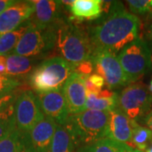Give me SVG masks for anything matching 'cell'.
Here are the masks:
<instances>
[{"mask_svg": "<svg viewBox=\"0 0 152 152\" xmlns=\"http://www.w3.org/2000/svg\"><path fill=\"white\" fill-rule=\"evenodd\" d=\"M141 21L125 9L123 3L111 2L107 15L91 26L88 33L96 49L118 54L126 45L139 37Z\"/></svg>", "mask_w": 152, "mask_h": 152, "instance_id": "6da1fadb", "label": "cell"}, {"mask_svg": "<svg viewBox=\"0 0 152 152\" xmlns=\"http://www.w3.org/2000/svg\"><path fill=\"white\" fill-rule=\"evenodd\" d=\"M54 51L75 67L91 59L95 48L86 31L73 20H67L57 30Z\"/></svg>", "mask_w": 152, "mask_h": 152, "instance_id": "7a4b0ae2", "label": "cell"}, {"mask_svg": "<svg viewBox=\"0 0 152 152\" xmlns=\"http://www.w3.org/2000/svg\"><path fill=\"white\" fill-rule=\"evenodd\" d=\"M109 112L86 110L70 115L64 126L69 132L77 149L106 138Z\"/></svg>", "mask_w": 152, "mask_h": 152, "instance_id": "3957f363", "label": "cell"}, {"mask_svg": "<svg viewBox=\"0 0 152 152\" xmlns=\"http://www.w3.org/2000/svg\"><path fill=\"white\" fill-rule=\"evenodd\" d=\"M75 67L59 56L39 64L30 75V85L37 94L61 90Z\"/></svg>", "mask_w": 152, "mask_h": 152, "instance_id": "277c9868", "label": "cell"}, {"mask_svg": "<svg viewBox=\"0 0 152 152\" xmlns=\"http://www.w3.org/2000/svg\"><path fill=\"white\" fill-rule=\"evenodd\" d=\"M152 53L147 42L139 37L118 53L129 84H134L152 71Z\"/></svg>", "mask_w": 152, "mask_h": 152, "instance_id": "5b68a950", "label": "cell"}, {"mask_svg": "<svg viewBox=\"0 0 152 152\" xmlns=\"http://www.w3.org/2000/svg\"><path fill=\"white\" fill-rule=\"evenodd\" d=\"M26 31L18 42L13 54L42 58L54 51L58 28L40 29L29 20Z\"/></svg>", "mask_w": 152, "mask_h": 152, "instance_id": "8992f818", "label": "cell"}, {"mask_svg": "<svg viewBox=\"0 0 152 152\" xmlns=\"http://www.w3.org/2000/svg\"><path fill=\"white\" fill-rule=\"evenodd\" d=\"M118 107L130 120L142 122L152 110V94L142 83L130 84L118 95Z\"/></svg>", "mask_w": 152, "mask_h": 152, "instance_id": "52a82bcc", "label": "cell"}, {"mask_svg": "<svg viewBox=\"0 0 152 152\" xmlns=\"http://www.w3.org/2000/svg\"><path fill=\"white\" fill-rule=\"evenodd\" d=\"M91 61L96 74L103 78L109 90H116L129 85L118 54L105 49H96Z\"/></svg>", "mask_w": 152, "mask_h": 152, "instance_id": "ba28073f", "label": "cell"}, {"mask_svg": "<svg viewBox=\"0 0 152 152\" xmlns=\"http://www.w3.org/2000/svg\"><path fill=\"white\" fill-rule=\"evenodd\" d=\"M45 118L37 94L31 91L20 93L15 102V119L17 129L22 132L32 129Z\"/></svg>", "mask_w": 152, "mask_h": 152, "instance_id": "9c48e42d", "label": "cell"}, {"mask_svg": "<svg viewBox=\"0 0 152 152\" xmlns=\"http://www.w3.org/2000/svg\"><path fill=\"white\" fill-rule=\"evenodd\" d=\"M34 12L30 21L40 29L58 28L67 20L64 12L67 10L62 1L33 0Z\"/></svg>", "mask_w": 152, "mask_h": 152, "instance_id": "30bf717a", "label": "cell"}, {"mask_svg": "<svg viewBox=\"0 0 152 152\" xmlns=\"http://www.w3.org/2000/svg\"><path fill=\"white\" fill-rule=\"evenodd\" d=\"M70 115L86 111L87 91L84 76L74 72L61 89Z\"/></svg>", "mask_w": 152, "mask_h": 152, "instance_id": "8fae6325", "label": "cell"}, {"mask_svg": "<svg viewBox=\"0 0 152 152\" xmlns=\"http://www.w3.org/2000/svg\"><path fill=\"white\" fill-rule=\"evenodd\" d=\"M34 12L32 1H15L0 14V36L15 31L27 22Z\"/></svg>", "mask_w": 152, "mask_h": 152, "instance_id": "7c38bea8", "label": "cell"}, {"mask_svg": "<svg viewBox=\"0 0 152 152\" xmlns=\"http://www.w3.org/2000/svg\"><path fill=\"white\" fill-rule=\"evenodd\" d=\"M44 115L59 126H64L70 114L61 90L37 94Z\"/></svg>", "mask_w": 152, "mask_h": 152, "instance_id": "4fadbf2b", "label": "cell"}, {"mask_svg": "<svg viewBox=\"0 0 152 152\" xmlns=\"http://www.w3.org/2000/svg\"><path fill=\"white\" fill-rule=\"evenodd\" d=\"M134 121L130 120L119 107L109 112V121L106 138L128 144L131 141Z\"/></svg>", "mask_w": 152, "mask_h": 152, "instance_id": "5bb4252c", "label": "cell"}, {"mask_svg": "<svg viewBox=\"0 0 152 152\" xmlns=\"http://www.w3.org/2000/svg\"><path fill=\"white\" fill-rule=\"evenodd\" d=\"M104 1L101 0H75L68 10L71 20L84 21L100 19L104 10Z\"/></svg>", "mask_w": 152, "mask_h": 152, "instance_id": "9a60e30c", "label": "cell"}, {"mask_svg": "<svg viewBox=\"0 0 152 152\" xmlns=\"http://www.w3.org/2000/svg\"><path fill=\"white\" fill-rule=\"evenodd\" d=\"M0 152H37L30 133L22 132L15 126L1 140Z\"/></svg>", "mask_w": 152, "mask_h": 152, "instance_id": "2e32d148", "label": "cell"}, {"mask_svg": "<svg viewBox=\"0 0 152 152\" xmlns=\"http://www.w3.org/2000/svg\"><path fill=\"white\" fill-rule=\"evenodd\" d=\"M58 124L45 116L43 119L30 131L33 146L37 152H46L54 135Z\"/></svg>", "mask_w": 152, "mask_h": 152, "instance_id": "e0dca14e", "label": "cell"}, {"mask_svg": "<svg viewBox=\"0 0 152 152\" xmlns=\"http://www.w3.org/2000/svg\"><path fill=\"white\" fill-rule=\"evenodd\" d=\"M118 107V94L103 90L98 94H87L86 110L111 112Z\"/></svg>", "mask_w": 152, "mask_h": 152, "instance_id": "ac0fdd59", "label": "cell"}, {"mask_svg": "<svg viewBox=\"0 0 152 152\" xmlns=\"http://www.w3.org/2000/svg\"><path fill=\"white\" fill-rule=\"evenodd\" d=\"M38 58H27L16 54H10L6 56L7 76H25L31 74L37 67Z\"/></svg>", "mask_w": 152, "mask_h": 152, "instance_id": "d6986e66", "label": "cell"}, {"mask_svg": "<svg viewBox=\"0 0 152 152\" xmlns=\"http://www.w3.org/2000/svg\"><path fill=\"white\" fill-rule=\"evenodd\" d=\"M75 140L64 126L58 125L53 140L46 152H76Z\"/></svg>", "mask_w": 152, "mask_h": 152, "instance_id": "ffe728a7", "label": "cell"}, {"mask_svg": "<svg viewBox=\"0 0 152 152\" xmlns=\"http://www.w3.org/2000/svg\"><path fill=\"white\" fill-rule=\"evenodd\" d=\"M29 25L30 22L28 20L15 31L5 33L0 36V56L6 57V55L7 56L10 55L11 52L14 51L23 34L26 31V30L29 27Z\"/></svg>", "mask_w": 152, "mask_h": 152, "instance_id": "44dd1931", "label": "cell"}, {"mask_svg": "<svg viewBox=\"0 0 152 152\" xmlns=\"http://www.w3.org/2000/svg\"><path fill=\"white\" fill-rule=\"evenodd\" d=\"M152 141V131L145 126L140 125L134 121L131 141L136 149L145 152L150 143Z\"/></svg>", "mask_w": 152, "mask_h": 152, "instance_id": "7402d4cb", "label": "cell"}, {"mask_svg": "<svg viewBox=\"0 0 152 152\" xmlns=\"http://www.w3.org/2000/svg\"><path fill=\"white\" fill-rule=\"evenodd\" d=\"M127 4L133 15L152 20V0H129Z\"/></svg>", "mask_w": 152, "mask_h": 152, "instance_id": "603a6c76", "label": "cell"}, {"mask_svg": "<svg viewBox=\"0 0 152 152\" xmlns=\"http://www.w3.org/2000/svg\"><path fill=\"white\" fill-rule=\"evenodd\" d=\"M76 152H118L117 141L105 138L91 145L80 147Z\"/></svg>", "mask_w": 152, "mask_h": 152, "instance_id": "cb8c5ba5", "label": "cell"}, {"mask_svg": "<svg viewBox=\"0 0 152 152\" xmlns=\"http://www.w3.org/2000/svg\"><path fill=\"white\" fill-rule=\"evenodd\" d=\"M15 104L0 113V140L15 127Z\"/></svg>", "mask_w": 152, "mask_h": 152, "instance_id": "d4e9b609", "label": "cell"}, {"mask_svg": "<svg viewBox=\"0 0 152 152\" xmlns=\"http://www.w3.org/2000/svg\"><path fill=\"white\" fill-rule=\"evenodd\" d=\"M85 86L86 89L87 94H98L102 91V88L105 86V80L98 74H93L89 76H84Z\"/></svg>", "mask_w": 152, "mask_h": 152, "instance_id": "484cf974", "label": "cell"}, {"mask_svg": "<svg viewBox=\"0 0 152 152\" xmlns=\"http://www.w3.org/2000/svg\"><path fill=\"white\" fill-rule=\"evenodd\" d=\"M20 85V81L15 78L7 75H0V92L14 91V90H15Z\"/></svg>", "mask_w": 152, "mask_h": 152, "instance_id": "4316f807", "label": "cell"}, {"mask_svg": "<svg viewBox=\"0 0 152 152\" xmlns=\"http://www.w3.org/2000/svg\"><path fill=\"white\" fill-rule=\"evenodd\" d=\"M16 99V94L15 91L0 92V113H3L10 106L15 104Z\"/></svg>", "mask_w": 152, "mask_h": 152, "instance_id": "83f0119b", "label": "cell"}, {"mask_svg": "<svg viewBox=\"0 0 152 152\" xmlns=\"http://www.w3.org/2000/svg\"><path fill=\"white\" fill-rule=\"evenodd\" d=\"M95 69L94 64L91 59L87 60L85 62H82L78 66L75 67V72L80 74L82 76H89L92 74V72Z\"/></svg>", "mask_w": 152, "mask_h": 152, "instance_id": "f1b7e54d", "label": "cell"}, {"mask_svg": "<svg viewBox=\"0 0 152 152\" xmlns=\"http://www.w3.org/2000/svg\"><path fill=\"white\" fill-rule=\"evenodd\" d=\"M117 148H118V152H143L136 148L132 147L128 144L120 143V142H117Z\"/></svg>", "mask_w": 152, "mask_h": 152, "instance_id": "f546056e", "label": "cell"}, {"mask_svg": "<svg viewBox=\"0 0 152 152\" xmlns=\"http://www.w3.org/2000/svg\"><path fill=\"white\" fill-rule=\"evenodd\" d=\"M15 3V1H13V0H0V14L13 5Z\"/></svg>", "mask_w": 152, "mask_h": 152, "instance_id": "4dcf8cb0", "label": "cell"}, {"mask_svg": "<svg viewBox=\"0 0 152 152\" xmlns=\"http://www.w3.org/2000/svg\"><path fill=\"white\" fill-rule=\"evenodd\" d=\"M0 75H7L5 56H0Z\"/></svg>", "mask_w": 152, "mask_h": 152, "instance_id": "1f68e13d", "label": "cell"}, {"mask_svg": "<svg viewBox=\"0 0 152 152\" xmlns=\"http://www.w3.org/2000/svg\"><path fill=\"white\" fill-rule=\"evenodd\" d=\"M146 37L148 42H149V47L152 53V20L150 21V24L146 29Z\"/></svg>", "mask_w": 152, "mask_h": 152, "instance_id": "d6a6232c", "label": "cell"}, {"mask_svg": "<svg viewBox=\"0 0 152 152\" xmlns=\"http://www.w3.org/2000/svg\"><path fill=\"white\" fill-rule=\"evenodd\" d=\"M142 123L145 125V127L152 131V110L147 114L145 118L142 120Z\"/></svg>", "mask_w": 152, "mask_h": 152, "instance_id": "836d02e7", "label": "cell"}, {"mask_svg": "<svg viewBox=\"0 0 152 152\" xmlns=\"http://www.w3.org/2000/svg\"><path fill=\"white\" fill-rule=\"evenodd\" d=\"M145 152H152V141L150 143V145H148L146 148V150L145 151Z\"/></svg>", "mask_w": 152, "mask_h": 152, "instance_id": "e575fe53", "label": "cell"}, {"mask_svg": "<svg viewBox=\"0 0 152 152\" xmlns=\"http://www.w3.org/2000/svg\"><path fill=\"white\" fill-rule=\"evenodd\" d=\"M149 91H151V93L152 94V79L151 80V83H150V86H149Z\"/></svg>", "mask_w": 152, "mask_h": 152, "instance_id": "d590c367", "label": "cell"}]
</instances>
